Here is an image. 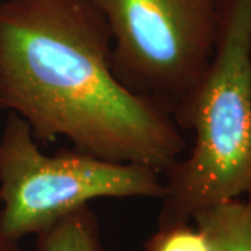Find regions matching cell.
Returning a JSON list of instances; mask_svg holds the SVG:
<instances>
[{
    "instance_id": "3957f363",
    "label": "cell",
    "mask_w": 251,
    "mask_h": 251,
    "mask_svg": "<svg viewBox=\"0 0 251 251\" xmlns=\"http://www.w3.org/2000/svg\"><path fill=\"white\" fill-rule=\"evenodd\" d=\"M163 176L143 165L77 150L48 155L29 126L9 113L0 135V226L20 242L98 198H162Z\"/></svg>"
},
{
    "instance_id": "9c48e42d",
    "label": "cell",
    "mask_w": 251,
    "mask_h": 251,
    "mask_svg": "<svg viewBox=\"0 0 251 251\" xmlns=\"http://www.w3.org/2000/svg\"><path fill=\"white\" fill-rule=\"evenodd\" d=\"M247 196H249V200H247V201H249V202H250V204H251V190H250V193H249Z\"/></svg>"
},
{
    "instance_id": "8992f818",
    "label": "cell",
    "mask_w": 251,
    "mask_h": 251,
    "mask_svg": "<svg viewBox=\"0 0 251 251\" xmlns=\"http://www.w3.org/2000/svg\"><path fill=\"white\" fill-rule=\"evenodd\" d=\"M38 236V251H103L99 224L90 205L59 219Z\"/></svg>"
},
{
    "instance_id": "5b68a950",
    "label": "cell",
    "mask_w": 251,
    "mask_h": 251,
    "mask_svg": "<svg viewBox=\"0 0 251 251\" xmlns=\"http://www.w3.org/2000/svg\"><path fill=\"white\" fill-rule=\"evenodd\" d=\"M191 221L211 251H251V204L240 198L197 211Z\"/></svg>"
},
{
    "instance_id": "6da1fadb",
    "label": "cell",
    "mask_w": 251,
    "mask_h": 251,
    "mask_svg": "<svg viewBox=\"0 0 251 251\" xmlns=\"http://www.w3.org/2000/svg\"><path fill=\"white\" fill-rule=\"evenodd\" d=\"M0 109L38 143L63 137L77 151L162 176L187 150L171 110L119 81L92 0H0Z\"/></svg>"
},
{
    "instance_id": "ba28073f",
    "label": "cell",
    "mask_w": 251,
    "mask_h": 251,
    "mask_svg": "<svg viewBox=\"0 0 251 251\" xmlns=\"http://www.w3.org/2000/svg\"><path fill=\"white\" fill-rule=\"evenodd\" d=\"M0 251H24L20 246V242L10 239L7 234L3 232L0 226Z\"/></svg>"
},
{
    "instance_id": "7a4b0ae2",
    "label": "cell",
    "mask_w": 251,
    "mask_h": 251,
    "mask_svg": "<svg viewBox=\"0 0 251 251\" xmlns=\"http://www.w3.org/2000/svg\"><path fill=\"white\" fill-rule=\"evenodd\" d=\"M193 147L163 176L158 227L251 190V0H219L214 54L173 110Z\"/></svg>"
},
{
    "instance_id": "52a82bcc",
    "label": "cell",
    "mask_w": 251,
    "mask_h": 251,
    "mask_svg": "<svg viewBox=\"0 0 251 251\" xmlns=\"http://www.w3.org/2000/svg\"><path fill=\"white\" fill-rule=\"evenodd\" d=\"M145 251H211V247L205 234L186 222L158 227L145 243Z\"/></svg>"
},
{
    "instance_id": "277c9868",
    "label": "cell",
    "mask_w": 251,
    "mask_h": 251,
    "mask_svg": "<svg viewBox=\"0 0 251 251\" xmlns=\"http://www.w3.org/2000/svg\"><path fill=\"white\" fill-rule=\"evenodd\" d=\"M92 1L108 23L119 81L173 115L214 54L219 0Z\"/></svg>"
}]
</instances>
